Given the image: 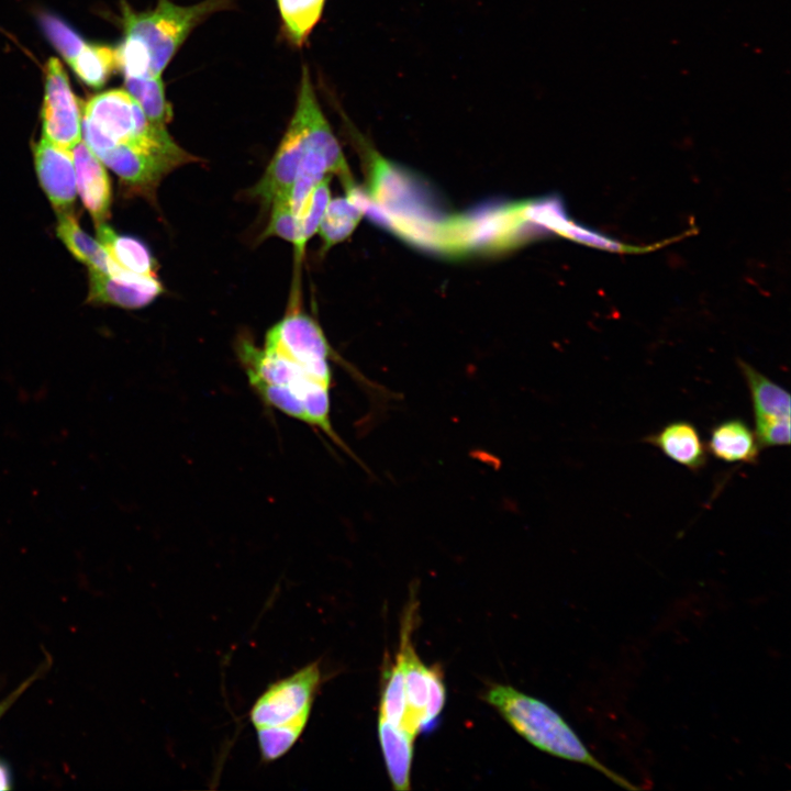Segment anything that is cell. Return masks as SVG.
I'll list each match as a JSON object with an SVG mask.
<instances>
[{
	"label": "cell",
	"mask_w": 791,
	"mask_h": 791,
	"mask_svg": "<svg viewBox=\"0 0 791 791\" xmlns=\"http://www.w3.org/2000/svg\"><path fill=\"white\" fill-rule=\"evenodd\" d=\"M236 353L248 383L265 404L321 432L357 459L333 428L331 387L292 361L256 346L247 337L238 339Z\"/></svg>",
	"instance_id": "6da1fadb"
},
{
	"label": "cell",
	"mask_w": 791,
	"mask_h": 791,
	"mask_svg": "<svg viewBox=\"0 0 791 791\" xmlns=\"http://www.w3.org/2000/svg\"><path fill=\"white\" fill-rule=\"evenodd\" d=\"M483 700L536 748L589 766L625 789H638L594 758L569 724L543 701L503 684L491 686Z\"/></svg>",
	"instance_id": "7a4b0ae2"
},
{
	"label": "cell",
	"mask_w": 791,
	"mask_h": 791,
	"mask_svg": "<svg viewBox=\"0 0 791 791\" xmlns=\"http://www.w3.org/2000/svg\"><path fill=\"white\" fill-rule=\"evenodd\" d=\"M121 3L124 37L142 45L154 77H161L164 69L200 23L233 7V0H203L191 5L157 0L153 9L135 12L124 0Z\"/></svg>",
	"instance_id": "3957f363"
},
{
	"label": "cell",
	"mask_w": 791,
	"mask_h": 791,
	"mask_svg": "<svg viewBox=\"0 0 791 791\" xmlns=\"http://www.w3.org/2000/svg\"><path fill=\"white\" fill-rule=\"evenodd\" d=\"M412 613L405 617L398 657L404 677L405 715L402 729L416 737L434 728L446 700V689L439 667L425 666L414 651L410 639Z\"/></svg>",
	"instance_id": "277c9868"
},
{
	"label": "cell",
	"mask_w": 791,
	"mask_h": 791,
	"mask_svg": "<svg viewBox=\"0 0 791 791\" xmlns=\"http://www.w3.org/2000/svg\"><path fill=\"white\" fill-rule=\"evenodd\" d=\"M263 348L292 361L323 385L333 387L330 364L333 350L320 325L308 314H287L268 330Z\"/></svg>",
	"instance_id": "5b68a950"
},
{
	"label": "cell",
	"mask_w": 791,
	"mask_h": 791,
	"mask_svg": "<svg viewBox=\"0 0 791 791\" xmlns=\"http://www.w3.org/2000/svg\"><path fill=\"white\" fill-rule=\"evenodd\" d=\"M322 678L320 661L314 660L270 683L249 709L254 728L280 725L311 714Z\"/></svg>",
	"instance_id": "8992f818"
},
{
	"label": "cell",
	"mask_w": 791,
	"mask_h": 791,
	"mask_svg": "<svg viewBox=\"0 0 791 791\" xmlns=\"http://www.w3.org/2000/svg\"><path fill=\"white\" fill-rule=\"evenodd\" d=\"M307 122L305 85L301 76L296 109L286 133L264 175L248 191L265 207L289 197L304 151Z\"/></svg>",
	"instance_id": "52a82bcc"
},
{
	"label": "cell",
	"mask_w": 791,
	"mask_h": 791,
	"mask_svg": "<svg viewBox=\"0 0 791 791\" xmlns=\"http://www.w3.org/2000/svg\"><path fill=\"white\" fill-rule=\"evenodd\" d=\"M80 120L79 101L71 90L68 76L57 58H49L45 66L43 136L70 151L81 141Z\"/></svg>",
	"instance_id": "ba28073f"
},
{
	"label": "cell",
	"mask_w": 791,
	"mask_h": 791,
	"mask_svg": "<svg viewBox=\"0 0 791 791\" xmlns=\"http://www.w3.org/2000/svg\"><path fill=\"white\" fill-rule=\"evenodd\" d=\"M738 364L750 393L755 434L760 447L789 445V392L750 365L742 360Z\"/></svg>",
	"instance_id": "9c48e42d"
},
{
	"label": "cell",
	"mask_w": 791,
	"mask_h": 791,
	"mask_svg": "<svg viewBox=\"0 0 791 791\" xmlns=\"http://www.w3.org/2000/svg\"><path fill=\"white\" fill-rule=\"evenodd\" d=\"M133 193L154 198L161 179L181 165L130 144H113L96 155Z\"/></svg>",
	"instance_id": "30bf717a"
},
{
	"label": "cell",
	"mask_w": 791,
	"mask_h": 791,
	"mask_svg": "<svg viewBox=\"0 0 791 791\" xmlns=\"http://www.w3.org/2000/svg\"><path fill=\"white\" fill-rule=\"evenodd\" d=\"M40 183L58 214L68 213L76 199V171L73 154L44 136L34 146Z\"/></svg>",
	"instance_id": "8fae6325"
},
{
	"label": "cell",
	"mask_w": 791,
	"mask_h": 791,
	"mask_svg": "<svg viewBox=\"0 0 791 791\" xmlns=\"http://www.w3.org/2000/svg\"><path fill=\"white\" fill-rule=\"evenodd\" d=\"M163 291L157 277L119 278L89 268L88 299L91 302L138 309L149 304Z\"/></svg>",
	"instance_id": "7c38bea8"
},
{
	"label": "cell",
	"mask_w": 791,
	"mask_h": 791,
	"mask_svg": "<svg viewBox=\"0 0 791 791\" xmlns=\"http://www.w3.org/2000/svg\"><path fill=\"white\" fill-rule=\"evenodd\" d=\"M73 151L77 189L96 225L104 223L110 213L111 183L103 163L83 142Z\"/></svg>",
	"instance_id": "4fadbf2b"
},
{
	"label": "cell",
	"mask_w": 791,
	"mask_h": 791,
	"mask_svg": "<svg viewBox=\"0 0 791 791\" xmlns=\"http://www.w3.org/2000/svg\"><path fill=\"white\" fill-rule=\"evenodd\" d=\"M659 448L668 458L693 472L708 461V450L697 427L688 421H673L644 438Z\"/></svg>",
	"instance_id": "5bb4252c"
},
{
	"label": "cell",
	"mask_w": 791,
	"mask_h": 791,
	"mask_svg": "<svg viewBox=\"0 0 791 791\" xmlns=\"http://www.w3.org/2000/svg\"><path fill=\"white\" fill-rule=\"evenodd\" d=\"M760 448L756 434L740 419L722 421L711 430L708 449L716 459L755 465Z\"/></svg>",
	"instance_id": "9a60e30c"
},
{
	"label": "cell",
	"mask_w": 791,
	"mask_h": 791,
	"mask_svg": "<svg viewBox=\"0 0 791 791\" xmlns=\"http://www.w3.org/2000/svg\"><path fill=\"white\" fill-rule=\"evenodd\" d=\"M378 737L393 789L410 790L415 737L381 717L378 718Z\"/></svg>",
	"instance_id": "2e32d148"
},
{
	"label": "cell",
	"mask_w": 791,
	"mask_h": 791,
	"mask_svg": "<svg viewBox=\"0 0 791 791\" xmlns=\"http://www.w3.org/2000/svg\"><path fill=\"white\" fill-rule=\"evenodd\" d=\"M364 214L355 186L346 191V197L330 200L317 229L322 252L326 253L331 247L349 237Z\"/></svg>",
	"instance_id": "e0dca14e"
},
{
	"label": "cell",
	"mask_w": 791,
	"mask_h": 791,
	"mask_svg": "<svg viewBox=\"0 0 791 791\" xmlns=\"http://www.w3.org/2000/svg\"><path fill=\"white\" fill-rule=\"evenodd\" d=\"M98 241L121 267L145 277H156L155 260L140 239L120 235L105 223L97 226Z\"/></svg>",
	"instance_id": "ac0fdd59"
},
{
	"label": "cell",
	"mask_w": 791,
	"mask_h": 791,
	"mask_svg": "<svg viewBox=\"0 0 791 791\" xmlns=\"http://www.w3.org/2000/svg\"><path fill=\"white\" fill-rule=\"evenodd\" d=\"M58 215L56 232L70 253L90 269L108 274L111 257L101 244L82 231L70 212Z\"/></svg>",
	"instance_id": "d6986e66"
},
{
	"label": "cell",
	"mask_w": 791,
	"mask_h": 791,
	"mask_svg": "<svg viewBox=\"0 0 791 791\" xmlns=\"http://www.w3.org/2000/svg\"><path fill=\"white\" fill-rule=\"evenodd\" d=\"M326 0H276L282 32L296 47L303 46L320 21Z\"/></svg>",
	"instance_id": "ffe728a7"
},
{
	"label": "cell",
	"mask_w": 791,
	"mask_h": 791,
	"mask_svg": "<svg viewBox=\"0 0 791 791\" xmlns=\"http://www.w3.org/2000/svg\"><path fill=\"white\" fill-rule=\"evenodd\" d=\"M69 65L87 86L101 88L119 69L118 48L100 44H86Z\"/></svg>",
	"instance_id": "44dd1931"
},
{
	"label": "cell",
	"mask_w": 791,
	"mask_h": 791,
	"mask_svg": "<svg viewBox=\"0 0 791 791\" xmlns=\"http://www.w3.org/2000/svg\"><path fill=\"white\" fill-rule=\"evenodd\" d=\"M124 85L151 122L166 126L172 119V108L166 98L161 77L124 78Z\"/></svg>",
	"instance_id": "7402d4cb"
},
{
	"label": "cell",
	"mask_w": 791,
	"mask_h": 791,
	"mask_svg": "<svg viewBox=\"0 0 791 791\" xmlns=\"http://www.w3.org/2000/svg\"><path fill=\"white\" fill-rule=\"evenodd\" d=\"M310 715L305 714L280 725L256 728L261 760L270 762L285 756L303 734Z\"/></svg>",
	"instance_id": "603a6c76"
},
{
	"label": "cell",
	"mask_w": 791,
	"mask_h": 791,
	"mask_svg": "<svg viewBox=\"0 0 791 791\" xmlns=\"http://www.w3.org/2000/svg\"><path fill=\"white\" fill-rule=\"evenodd\" d=\"M404 715V677L401 661L397 656L394 666L385 672L379 704V717L402 728Z\"/></svg>",
	"instance_id": "cb8c5ba5"
},
{
	"label": "cell",
	"mask_w": 791,
	"mask_h": 791,
	"mask_svg": "<svg viewBox=\"0 0 791 791\" xmlns=\"http://www.w3.org/2000/svg\"><path fill=\"white\" fill-rule=\"evenodd\" d=\"M280 237L293 244L296 260L300 263L302 255L300 252V231L299 220L293 214L288 199H279L271 204V214L265 231L260 235V239L267 237Z\"/></svg>",
	"instance_id": "d4e9b609"
},
{
	"label": "cell",
	"mask_w": 791,
	"mask_h": 791,
	"mask_svg": "<svg viewBox=\"0 0 791 791\" xmlns=\"http://www.w3.org/2000/svg\"><path fill=\"white\" fill-rule=\"evenodd\" d=\"M330 200V177L326 176L314 187L304 212L299 219L300 252L302 256L307 243L317 232Z\"/></svg>",
	"instance_id": "484cf974"
},
{
	"label": "cell",
	"mask_w": 791,
	"mask_h": 791,
	"mask_svg": "<svg viewBox=\"0 0 791 791\" xmlns=\"http://www.w3.org/2000/svg\"><path fill=\"white\" fill-rule=\"evenodd\" d=\"M41 25L46 37L68 64L77 57L87 44L67 23L54 15L44 14L41 18Z\"/></svg>",
	"instance_id": "4316f807"
},
{
	"label": "cell",
	"mask_w": 791,
	"mask_h": 791,
	"mask_svg": "<svg viewBox=\"0 0 791 791\" xmlns=\"http://www.w3.org/2000/svg\"><path fill=\"white\" fill-rule=\"evenodd\" d=\"M49 665L43 662L27 679L20 683L12 692L0 700V718L14 704V702L26 691V689L44 675Z\"/></svg>",
	"instance_id": "83f0119b"
},
{
	"label": "cell",
	"mask_w": 791,
	"mask_h": 791,
	"mask_svg": "<svg viewBox=\"0 0 791 791\" xmlns=\"http://www.w3.org/2000/svg\"><path fill=\"white\" fill-rule=\"evenodd\" d=\"M12 779L9 767L0 760V790L11 788Z\"/></svg>",
	"instance_id": "f1b7e54d"
}]
</instances>
